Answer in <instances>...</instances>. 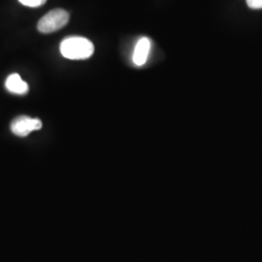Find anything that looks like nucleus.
Listing matches in <instances>:
<instances>
[{
    "mask_svg": "<svg viewBox=\"0 0 262 262\" xmlns=\"http://www.w3.org/2000/svg\"><path fill=\"white\" fill-rule=\"evenodd\" d=\"M59 50L61 55L73 60L86 59L94 55V44L86 38L81 36H70L63 39L60 43Z\"/></svg>",
    "mask_w": 262,
    "mask_h": 262,
    "instance_id": "obj_1",
    "label": "nucleus"
},
{
    "mask_svg": "<svg viewBox=\"0 0 262 262\" xmlns=\"http://www.w3.org/2000/svg\"><path fill=\"white\" fill-rule=\"evenodd\" d=\"M69 19V14L66 10H52L38 21V30L41 33L55 32L66 26Z\"/></svg>",
    "mask_w": 262,
    "mask_h": 262,
    "instance_id": "obj_2",
    "label": "nucleus"
},
{
    "mask_svg": "<svg viewBox=\"0 0 262 262\" xmlns=\"http://www.w3.org/2000/svg\"><path fill=\"white\" fill-rule=\"evenodd\" d=\"M11 131L19 137H26L30 132L42 128V122L28 116H19L15 118L10 125Z\"/></svg>",
    "mask_w": 262,
    "mask_h": 262,
    "instance_id": "obj_3",
    "label": "nucleus"
},
{
    "mask_svg": "<svg viewBox=\"0 0 262 262\" xmlns=\"http://www.w3.org/2000/svg\"><path fill=\"white\" fill-rule=\"evenodd\" d=\"M150 50V40L149 38L143 37L137 42L132 56L133 63L136 66H144L148 59Z\"/></svg>",
    "mask_w": 262,
    "mask_h": 262,
    "instance_id": "obj_4",
    "label": "nucleus"
},
{
    "mask_svg": "<svg viewBox=\"0 0 262 262\" xmlns=\"http://www.w3.org/2000/svg\"><path fill=\"white\" fill-rule=\"evenodd\" d=\"M5 88L11 94L18 95L27 94L29 91L28 83L25 82L17 73L11 74L7 77L5 81Z\"/></svg>",
    "mask_w": 262,
    "mask_h": 262,
    "instance_id": "obj_5",
    "label": "nucleus"
},
{
    "mask_svg": "<svg viewBox=\"0 0 262 262\" xmlns=\"http://www.w3.org/2000/svg\"><path fill=\"white\" fill-rule=\"evenodd\" d=\"M19 1L23 5L31 7V8L40 7L47 2V0H19Z\"/></svg>",
    "mask_w": 262,
    "mask_h": 262,
    "instance_id": "obj_6",
    "label": "nucleus"
},
{
    "mask_svg": "<svg viewBox=\"0 0 262 262\" xmlns=\"http://www.w3.org/2000/svg\"><path fill=\"white\" fill-rule=\"evenodd\" d=\"M251 9H262V0H246Z\"/></svg>",
    "mask_w": 262,
    "mask_h": 262,
    "instance_id": "obj_7",
    "label": "nucleus"
}]
</instances>
